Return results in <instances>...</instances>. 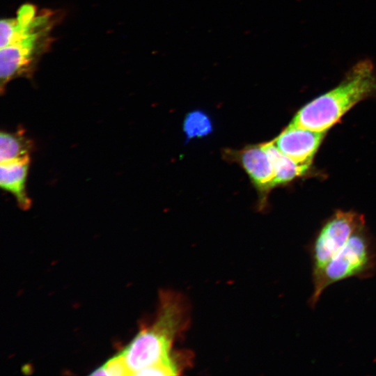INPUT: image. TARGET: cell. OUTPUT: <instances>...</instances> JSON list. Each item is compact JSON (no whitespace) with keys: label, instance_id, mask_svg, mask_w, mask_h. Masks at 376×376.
<instances>
[{"label":"cell","instance_id":"cell-1","mask_svg":"<svg viewBox=\"0 0 376 376\" xmlns=\"http://www.w3.org/2000/svg\"><path fill=\"white\" fill-rule=\"evenodd\" d=\"M59 14L26 3L16 18L1 21V92L11 80L33 75L39 58L50 47L52 30Z\"/></svg>","mask_w":376,"mask_h":376},{"label":"cell","instance_id":"cell-2","mask_svg":"<svg viewBox=\"0 0 376 376\" xmlns=\"http://www.w3.org/2000/svg\"><path fill=\"white\" fill-rule=\"evenodd\" d=\"M154 322L142 329L121 352L131 375L147 367L169 361L175 340L189 322V307L179 293L166 291L160 296Z\"/></svg>","mask_w":376,"mask_h":376},{"label":"cell","instance_id":"cell-3","mask_svg":"<svg viewBox=\"0 0 376 376\" xmlns=\"http://www.w3.org/2000/svg\"><path fill=\"white\" fill-rule=\"evenodd\" d=\"M375 96V65L370 59L360 60L336 87L302 107L289 125L326 132L357 103Z\"/></svg>","mask_w":376,"mask_h":376},{"label":"cell","instance_id":"cell-4","mask_svg":"<svg viewBox=\"0 0 376 376\" xmlns=\"http://www.w3.org/2000/svg\"><path fill=\"white\" fill-rule=\"evenodd\" d=\"M376 272V240L366 228H359L343 247L312 279L313 292L308 304L313 308L322 292L331 285L349 279H366Z\"/></svg>","mask_w":376,"mask_h":376},{"label":"cell","instance_id":"cell-5","mask_svg":"<svg viewBox=\"0 0 376 376\" xmlns=\"http://www.w3.org/2000/svg\"><path fill=\"white\" fill-rule=\"evenodd\" d=\"M364 224L362 215L341 210L336 212L323 224L307 248L311 260L312 279L320 274L351 235Z\"/></svg>","mask_w":376,"mask_h":376},{"label":"cell","instance_id":"cell-6","mask_svg":"<svg viewBox=\"0 0 376 376\" xmlns=\"http://www.w3.org/2000/svg\"><path fill=\"white\" fill-rule=\"evenodd\" d=\"M224 156L241 166L256 187L260 203H265L267 194L274 188V169L263 143L249 145L240 150L226 149Z\"/></svg>","mask_w":376,"mask_h":376},{"label":"cell","instance_id":"cell-7","mask_svg":"<svg viewBox=\"0 0 376 376\" xmlns=\"http://www.w3.org/2000/svg\"><path fill=\"white\" fill-rule=\"evenodd\" d=\"M326 132L288 125L272 141L293 161L311 165Z\"/></svg>","mask_w":376,"mask_h":376},{"label":"cell","instance_id":"cell-8","mask_svg":"<svg viewBox=\"0 0 376 376\" xmlns=\"http://www.w3.org/2000/svg\"><path fill=\"white\" fill-rule=\"evenodd\" d=\"M30 165V156L1 162V188L11 194L17 205L24 210L31 205V200L27 194L26 180Z\"/></svg>","mask_w":376,"mask_h":376},{"label":"cell","instance_id":"cell-9","mask_svg":"<svg viewBox=\"0 0 376 376\" xmlns=\"http://www.w3.org/2000/svg\"><path fill=\"white\" fill-rule=\"evenodd\" d=\"M274 169V187L285 185L304 175L311 165L297 163L283 154L273 141L263 143Z\"/></svg>","mask_w":376,"mask_h":376},{"label":"cell","instance_id":"cell-10","mask_svg":"<svg viewBox=\"0 0 376 376\" xmlns=\"http://www.w3.org/2000/svg\"><path fill=\"white\" fill-rule=\"evenodd\" d=\"M33 143L22 128L15 132L2 130L0 134L1 162L30 156Z\"/></svg>","mask_w":376,"mask_h":376},{"label":"cell","instance_id":"cell-11","mask_svg":"<svg viewBox=\"0 0 376 376\" xmlns=\"http://www.w3.org/2000/svg\"><path fill=\"white\" fill-rule=\"evenodd\" d=\"M213 131L211 117L204 111L196 109L189 112L183 121L185 142L210 135Z\"/></svg>","mask_w":376,"mask_h":376},{"label":"cell","instance_id":"cell-12","mask_svg":"<svg viewBox=\"0 0 376 376\" xmlns=\"http://www.w3.org/2000/svg\"><path fill=\"white\" fill-rule=\"evenodd\" d=\"M91 375H131L121 353L114 356L102 366L95 370Z\"/></svg>","mask_w":376,"mask_h":376}]
</instances>
